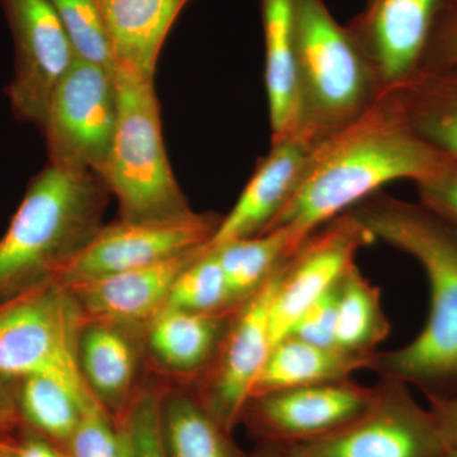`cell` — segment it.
I'll use <instances>...</instances> for the list:
<instances>
[{
	"mask_svg": "<svg viewBox=\"0 0 457 457\" xmlns=\"http://www.w3.org/2000/svg\"><path fill=\"white\" fill-rule=\"evenodd\" d=\"M447 158L418 137L395 93L386 90L356 120L320 141L293 197L264 231L286 228L300 246L387 183L420 182Z\"/></svg>",
	"mask_w": 457,
	"mask_h": 457,
	"instance_id": "1",
	"label": "cell"
},
{
	"mask_svg": "<svg viewBox=\"0 0 457 457\" xmlns=\"http://www.w3.org/2000/svg\"><path fill=\"white\" fill-rule=\"evenodd\" d=\"M351 212L375 240L413 257L429 284L428 319L404 347L378 352L372 369L383 378L425 387L457 381V227L423 204L381 192Z\"/></svg>",
	"mask_w": 457,
	"mask_h": 457,
	"instance_id": "2",
	"label": "cell"
},
{
	"mask_svg": "<svg viewBox=\"0 0 457 457\" xmlns=\"http://www.w3.org/2000/svg\"><path fill=\"white\" fill-rule=\"evenodd\" d=\"M108 195L95 171L38 173L0 239V303L56 278L104 227Z\"/></svg>",
	"mask_w": 457,
	"mask_h": 457,
	"instance_id": "3",
	"label": "cell"
},
{
	"mask_svg": "<svg viewBox=\"0 0 457 457\" xmlns=\"http://www.w3.org/2000/svg\"><path fill=\"white\" fill-rule=\"evenodd\" d=\"M117 123L98 174L119 204V220L168 221L191 215L171 170L162 132L154 79L116 64Z\"/></svg>",
	"mask_w": 457,
	"mask_h": 457,
	"instance_id": "4",
	"label": "cell"
},
{
	"mask_svg": "<svg viewBox=\"0 0 457 457\" xmlns=\"http://www.w3.org/2000/svg\"><path fill=\"white\" fill-rule=\"evenodd\" d=\"M296 84L300 129L341 130L383 95L371 65L324 0H297Z\"/></svg>",
	"mask_w": 457,
	"mask_h": 457,
	"instance_id": "5",
	"label": "cell"
},
{
	"mask_svg": "<svg viewBox=\"0 0 457 457\" xmlns=\"http://www.w3.org/2000/svg\"><path fill=\"white\" fill-rule=\"evenodd\" d=\"M87 319L71 288L42 282L0 303V372L56 378L84 405L99 402L82 374L79 345Z\"/></svg>",
	"mask_w": 457,
	"mask_h": 457,
	"instance_id": "6",
	"label": "cell"
},
{
	"mask_svg": "<svg viewBox=\"0 0 457 457\" xmlns=\"http://www.w3.org/2000/svg\"><path fill=\"white\" fill-rule=\"evenodd\" d=\"M446 444L431 411L407 384L383 378L365 411L314 440L269 446L264 457H444Z\"/></svg>",
	"mask_w": 457,
	"mask_h": 457,
	"instance_id": "7",
	"label": "cell"
},
{
	"mask_svg": "<svg viewBox=\"0 0 457 457\" xmlns=\"http://www.w3.org/2000/svg\"><path fill=\"white\" fill-rule=\"evenodd\" d=\"M113 71L75 59L57 84L41 129L53 167L104 170L119 112Z\"/></svg>",
	"mask_w": 457,
	"mask_h": 457,
	"instance_id": "8",
	"label": "cell"
},
{
	"mask_svg": "<svg viewBox=\"0 0 457 457\" xmlns=\"http://www.w3.org/2000/svg\"><path fill=\"white\" fill-rule=\"evenodd\" d=\"M455 11L457 0H366L345 27L386 92L423 73L436 29Z\"/></svg>",
	"mask_w": 457,
	"mask_h": 457,
	"instance_id": "9",
	"label": "cell"
},
{
	"mask_svg": "<svg viewBox=\"0 0 457 457\" xmlns=\"http://www.w3.org/2000/svg\"><path fill=\"white\" fill-rule=\"evenodd\" d=\"M220 221L212 213L192 212L176 220H117L104 225L54 279L71 288L161 263L206 245Z\"/></svg>",
	"mask_w": 457,
	"mask_h": 457,
	"instance_id": "10",
	"label": "cell"
},
{
	"mask_svg": "<svg viewBox=\"0 0 457 457\" xmlns=\"http://www.w3.org/2000/svg\"><path fill=\"white\" fill-rule=\"evenodd\" d=\"M14 42L7 95L21 121L44 126L54 90L73 65V46L50 0H0Z\"/></svg>",
	"mask_w": 457,
	"mask_h": 457,
	"instance_id": "11",
	"label": "cell"
},
{
	"mask_svg": "<svg viewBox=\"0 0 457 457\" xmlns=\"http://www.w3.org/2000/svg\"><path fill=\"white\" fill-rule=\"evenodd\" d=\"M285 260L272 276L234 312L220 348L207 370L203 403L213 420L231 432L251 399L270 343V315Z\"/></svg>",
	"mask_w": 457,
	"mask_h": 457,
	"instance_id": "12",
	"label": "cell"
},
{
	"mask_svg": "<svg viewBox=\"0 0 457 457\" xmlns=\"http://www.w3.org/2000/svg\"><path fill=\"white\" fill-rule=\"evenodd\" d=\"M375 239L351 210L306 237L286 261L270 303V333L273 345L290 332L295 321L356 263L362 246Z\"/></svg>",
	"mask_w": 457,
	"mask_h": 457,
	"instance_id": "13",
	"label": "cell"
},
{
	"mask_svg": "<svg viewBox=\"0 0 457 457\" xmlns=\"http://www.w3.org/2000/svg\"><path fill=\"white\" fill-rule=\"evenodd\" d=\"M374 394L375 386H363L351 378L288 387L253 396L243 416H248L269 446H287L345 425L368 408Z\"/></svg>",
	"mask_w": 457,
	"mask_h": 457,
	"instance_id": "14",
	"label": "cell"
},
{
	"mask_svg": "<svg viewBox=\"0 0 457 457\" xmlns=\"http://www.w3.org/2000/svg\"><path fill=\"white\" fill-rule=\"evenodd\" d=\"M323 139L308 129H299L285 139L272 141L269 154L258 163L236 206L222 219L207 246L215 248L263 233L293 197Z\"/></svg>",
	"mask_w": 457,
	"mask_h": 457,
	"instance_id": "15",
	"label": "cell"
},
{
	"mask_svg": "<svg viewBox=\"0 0 457 457\" xmlns=\"http://www.w3.org/2000/svg\"><path fill=\"white\" fill-rule=\"evenodd\" d=\"M206 248L207 245L161 263L84 282L71 290L88 320L150 323L167 305L180 273Z\"/></svg>",
	"mask_w": 457,
	"mask_h": 457,
	"instance_id": "16",
	"label": "cell"
},
{
	"mask_svg": "<svg viewBox=\"0 0 457 457\" xmlns=\"http://www.w3.org/2000/svg\"><path fill=\"white\" fill-rule=\"evenodd\" d=\"M189 0H97L114 62L154 79L159 54Z\"/></svg>",
	"mask_w": 457,
	"mask_h": 457,
	"instance_id": "17",
	"label": "cell"
},
{
	"mask_svg": "<svg viewBox=\"0 0 457 457\" xmlns=\"http://www.w3.org/2000/svg\"><path fill=\"white\" fill-rule=\"evenodd\" d=\"M266 47L267 98L272 141L285 139L300 129L296 84L297 0H261Z\"/></svg>",
	"mask_w": 457,
	"mask_h": 457,
	"instance_id": "18",
	"label": "cell"
},
{
	"mask_svg": "<svg viewBox=\"0 0 457 457\" xmlns=\"http://www.w3.org/2000/svg\"><path fill=\"white\" fill-rule=\"evenodd\" d=\"M376 353H359L338 345L323 347L286 336L270 348L251 398L288 387L350 378L360 370H371Z\"/></svg>",
	"mask_w": 457,
	"mask_h": 457,
	"instance_id": "19",
	"label": "cell"
},
{
	"mask_svg": "<svg viewBox=\"0 0 457 457\" xmlns=\"http://www.w3.org/2000/svg\"><path fill=\"white\" fill-rule=\"evenodd\" d=\"M236 311L197 314L164 308L150 321V350L173 371L209 370Z\"/></svg>",
	"mask_w": 457,
	"mask_h": 457,
	"instance_id": "20",
	"label": "cell"
},
{
	"mask_svg": "<svg viewBox=\"0 0 457 457\" xmlns=\"http://www.w3.org/2000/svg\"><path fill=\"white\" fill-rule=\"evenodd\" d=\"M393 92L418 137L457 161V66L426 71Z\"/></svg>",
	"mask_w": 457,
	"mask_h": 457,
	"instance_id": "21",
	"label": "cell"
},
{
	"mask_svg": "<svg viewBox=\"0 0 457 457\" xmlns=\"http://www.w3.org/2000/svg\"><path fill=\"white\" fill-rule=\"evenodd\" d=\"M79 362L87 384L104 404H119L130 392L137 354L121 324L87 321L79 345Z\"/></svg>",
	"mask_w": 457,
	"mask_h": 457,
	"instance_id": "22",
	"label": "cell"
},
{
	"mask_svg": "<svg viewBox=\"0 0 457 457\" xmlns=\"http://www.w3.org/2000/svg\"><path fill=\"white\" fill-rule=\"evenodd\" d=\"M297 248L286 228H272L212 248L220 261L233 305L239 306L253 295Z\"/></svg>",
	"mask_w": 457,
	"mask_h": 457,
	"instance_id": "23",
	"label": "cell"
},
{
	"mask_svg": "<svg viewBox=\"0 0 457 457\" xmlns=\"http://www.w3.org/2000/svg\"><path fill=\"white\" fill-rule=\"evenodd\" d=\"M389 333L380 288L362 275L356 263L352 264L338 282L337 345L359 353H375Z\"/></svg>",
	"mask_w": 457,
	"mask_h": 457,
	"instance_id": "24",
	"label": "cell"
},
{
	"mask_svg": "<svg viewBox=\"0 0 457 457\" xmlns=\"http://www.w3.org/2000/svg\"><path fill=\"white\" fill-rule=\"evenodd\" d=\"M18 404L22 423L44 437L64 442L71 440L88 407L64 384L42 375L21 378Z\"/></svg>",
	"mask_w": 457,
	"mask_h": 457,
	"instance_id": "25",
	"label": "cell"
},
{
	"mask_svg": "<svg viewBox=\"0 0 457 457\" xmlns=\"http://www.w3.org/2000/svg\"><path fill=\"white\" fill-rule=\"evenodd\" d=\"M163 429L170 457H237L228 433L200 400L174 396L164 409Z\"/></svg>",
	"mask_w": 457,
	"mask_h": 457,
	"instance_id": "26",
	"label": "cell"
},
{
	"mask_svg": "<svg viewBox=\"0 0 457 457\" xmlns=\"http://www.w3.org/2000/svg\"><path fill=\"white\" fill-rule=\"evenodd\" d=\"M165 308L197 314L236 311L237 306L231 303L224 270L213 249L207 246L183 270L171 287Z\"/></svg>",
	"mask_w": 457,
	"mask_h": 457,
	"instance_id": "27",
	"label": "cell"
},
{
	"mask_svg": "<svg viewBox=\"0 0 457 457\" xmlns=\"http://www.w3.org/2000/svg\"><path fill=\"white\" fill-rule=\"evenodd\" d=\"M64 26L75 56L113 71L116 62L97 0H50Z\"/></svg>",
	"mask_w": 457,
	"mask_h": 457,
	"instance_id": "28",
	"label": "cell"
},
{
	"mask_svg": "<svg viewBox=\"0 0 457 457\" xmlns=\"http://www.w3.org/2000/svg\"><path fill=\"white\" fill-rule=\"evenodd\" d=\"M126 423L135 457H170L165 444L163 409L155 393L146 392L137 399Z\"/></svg>",
	"mask_w": 457,
	"mask_h": 457,
	"instance_id": "29",
	"label": "cell"
},
{
	"mask_svg": "<svg viewBox=\"0 0 457 457\" xmlns=\"http://www.w3.org/2000/svg\"><path fill=\"white\" fill-rule=\"evenodd\" d=\"M69 442L73 457L116 456L119 431H113L101 402L92 403L83 409Z\"/></svg>",
	"mask_w": 457,
	"mask_h": 457,
	"instance_id": "30",
	"label": "cell"
},
{
	"mask_svg": "<svg viewBox=\"0 0 457 457\" xmlns=\"http://www.w3.org/2000/svg\"><path fill=\"white\" fill-rule=\"evenodd\" d=\"M338 282L339 279L303 312L302 317L295 321L287 336L296 337L302 341L323 345V347H336Z\"/></svg>",
	"mask_w": 457,
	"mask_h": 457,
	"instance_id": "31",
	"label": "cell"
},
{
	"mask_svg": "<svg viewBox=\"0 0 457 457\" xmlns=\"http://www.w3.org/2000/svg\"><path fill=\"white\" fill-rule=\"evenodd\" d=\"M416 186L420 204L457 227V161L447 158Z\"/></svg>",
	"mask_w": 457,
	"mask_h": 457,
	"instance_id": "32",
	"label": "cell"
},
{
	"mask_svg": "<svg viewBox=\"0 0 457 457\" xmlns=\"http://www.w3.org/2000/svg\"><path fill=\"white\" fill-rule=\"evenodd\" d=\"M453 66H457V11L447 14L436 29L427 53L423 73Z\"/></svg>",
	"mask_w": 457,
	"mask_h": 457,
	"instance_id": "33",
	"label": "cell"
},
{
	"mask_svg": "<svg viewBox=\"0 0 457 457\" xmlns=\"http://www.w3.org/2000/svg\"><path fill=\"white\" fill-rule=\"evenodd\" d=\"M427 398L445 444L457 447V396L427 394Z\"/></svg>",
	"mask_w": 457,
	"mask_h": 457,
	"instance_id": "34",
	"label": "cell"
},
{
	"mask_svg": "<svg viewBox=\"0 0 457 457\" xmlns=\"http://www.w3.org/2000/svg\"><path fill=\"white\" fill-rule=\"evenodd\" d=\"M21 378H11L0 372V435L9 436L22 425L18 404Z\"/></svg>",
	"mask_w": 457,
	"mask_h": 457,
	"instance_id": "35",
	"label": "cell"
},
{
	"mask_svg": "<svg viewBox=\"0 0 457 457\" xmlns=\"http://www.w3.org/2000/svg\"><path fill=\"white\" fill-rule=\"evenodd\" d=\"M8 457H64L37 435L25 436L21 441H9Z\"/></svg>",
	"mask_w": 457,
	"mask_h": 457,
	"instance_id": "36",
	"label": "cell"
},
{
	"mask_svg": "<svg viewBox=\"0 0 457 457\" xmlns=\"http://www.w3.org/2000/svg\"><path fill=\"white\" fill-rule=\"evenodd\" d=\"M114 457H135L128 423H125L121 429H119V447H117L116 456Z\"/></svg>",
	"mask_w": 457,
	"mask_h": 457,
	"instance_id": "37",
	"label": "cell"
},
{
	"mask_svg": "<svg viewBox=\"0 0 457 457\" xmlns=\"http://www.w3.org/2000/svg\"><path fill=\"white\" fill-rule=\"evenodd\" d=\"M9 436L0 435V457H8Z\"/></svg>",
	"mask_w": 457,
	"mask_h": 457,
	"instance_id": "38",
	"label": "cell"
},
{
	"mask_svg": "<svg viewBox=\"0 0 457 457\" xmlns=\"http://www.w3.org/2000/svg\"><path fill=\"white\" fill-rule=\"evenodd\" d=\"M444 457H457V447L446 446Z\"/></svg>",
	"mask_w": 457,
	"mask_h": 457,
	"instance_id": "39",
	"label": "cell"
}]
</instances>
